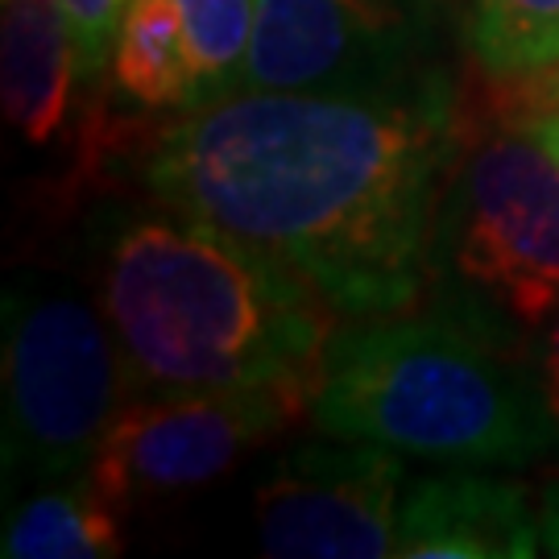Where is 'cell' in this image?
<instances>
[{
	"label": "cell",
	"instance_id": "obj_3",
	"mask_svg": "<svg viewBox=\"0 0 559 559\" xmlns=\"http://www.w3.org/2000/svg\"><path fill=\"white\" fill-rule=\"evenodd\" d=\"M514 323L431 295L381 320H357L323 353L311 415L328 436L402 456L522 468L556 456V431Z\"/></svg>",
	"mask_w": 559,
	"mask_h": 559
},
{
	"label": "cell",
	"instance_id": "obj_18",
	"mask_svg": "<svg viewBox=\"0 0 559 559\" xmlns=\"http://www.w3.org/2000/svg\"><path fill=\"white\" fill-rule=\"evenodd\" d=\"M539 539L547 556H559V477L547 480L539 493Z\"/></svg>",
	"mask_w": 559,
	"mask_h": 559
},
{
	"label": "cell",
	"instance_id": "obj_9",
	"mask_svg": "<svg viewBox=\"0 0 559 559\" xmlns=\"http://www.w3.org/2000/svg\"><path fill=\"white\" fill-rule=\"evenodd\" d=\"M477 464L427 477L402 493L399 547L406 559H526L539 556V510L506 477Z\"/></svg>",
	"mask_w": 559,
	"mask_h": 559
},
{
	"label": "cell",
	"instance_id": "obj_6",
	"mask_svg": "<svg viewBox=\"0 0 559 559\" xmlns=\"http://www.w3.org/2000/svg\"><path fill=\"white\" fill-rule=\"evenodd\" d=\"M464 29L468 17H460V0H258L245 87H440L452 83V50Z\"/></svg>",
	"mask_w": 559,
	"mask_h": 559
},
{
	"label": "cell",
	"instance_id": "obj_10",
	"mask_svg": "<svg viewBox=\"0 0 559 559\" xmlns=\"http://www.w3.org/2000/svg\"><path fill=\"white\" fill-rule=\"evenodd\" d=\"M80 80L75 41L59 0H4L0 21V96L4 120L29 145H50Z\"/></svg>",
	"mask_w": 559,
	"mask_h": 559
},
{
	"label": "cell",
	"instance_id": "obj_17",
	"mask_svg": "<svg viewBox=\"0 0 559 559\" xmlns=\"http://www.w3.org/2000/svg\"><path fill=\"white\" fill-rule=\"evenodd\" d=\"M514 124H522L559 162V104H526V112Z\"/></svg>",
	"mask_w": 559,
	"mask_h": 559
},
{
	"label": "cell",
	"instance_id": "obj_5",
	"mask_svg": "<svg viewBox=\"0 0 559 559\" xmlns=\"http://www.w3.org/2000/svg\"><path fill=\"white\" fill-rule=\"evenodd\" d=\"M129 373L104 307L59 282L4 295V477L55 485L92 464Z\"/></svg>",
	"mask_w": 559,
	"mask_h": 559
},
{
	"label": "cell",
	"instance_id": "obj_16",
	"mask_svg": "<svg viewBox=\"0 0 559 559\" xmlns=\"http://www.w3.org/2000/svg\"><path fill=\"white\" fill-rule=\"evenodd\" d=\"M526 353H531V369H535L543 406H547V419H551V431H556V460H559V307L539 328H531Z\"/></svg>",
	"mask_w": 559,
	"mask_h": 559
},
{
	"label": "cell",
	"instance_id": "obj_4",
	"mask_svg": "<svg viewBox=\"0 0 559 559\" xmlns=\"http://www.w3.org/2000/svg\"><path fill=\"white\" fill-rule=\"evenodd\" d=\"M431 290L522 332L559 307V162L522 124L460 150L436 221Z\"/></svg>",
	"mask_w": 559,
	"mask_h": 559
},
{
	"label": "cell",
	"instance_id": "obj_1",
	"mask_svg": "<svg viewBox=\"0 0 559 559\" xmlns=\"http://www.w3.org/2000/svg\"><path fill=\"white\" fill-rule=\"evenodd\" d=\"M456 83L423 92L245 87L162 129L145 182L170 212L278 261L340 320L419 302L448 175Z\"/></svg>",
	"mask_w": 559,
	"mask_h": 559
},
{
	"label": "cell",
	"instance_id": "obj_2",
	"mask_svg": "<svg viewBox=\"0 0 559 559\" xmlns=\"http://www.w3.org/2000/svg\"><path fill=\"white\" fill-rule=\"evenodd\" d=\"M100 307L133 394L320 390L336 311L278 261L191 216L120 224Z\"/></svg>",
	"mask_w": 559,
	"mask_h": 559
},
{
	"label": "cell",
	"instance_id": "obj_19",
	"mask_svg": "<svg viewBox=\"0 0 559 559\" xmlns=\"http://www.w3.org/2000/svg\"><path fill=\"white\" fill-rule=\"evenodd\" d=\"M522 92H526V104H559V62L556 67H543L535 75H522Z\"/></svg>",
	"mask_w": 559,
	"mask_h": 559
},
{
	"label": "cell",
	"instance_id": "obj_12",
	"mask_svg": "<svg viewBox=\"0 0 559 559\" xmlns=\"http://www.w3.org/2000/svg\"><path fill=\"white\" fill-rule=\"evenodd\" d=\"M112 75L120 92L145 108H200L203 83L182 29L179 0H129L112 50Z\"/></svg>",
	"mask_w": 559,
	"mask_h": 559
},
{
	"label": "cell",
	"instance_id": "obj_15",
	"mask_svg": "<svg viewBox=\"0 0 559 559\" xmlns=\"http://www.w3.org/2000/svg\"><path fill=\"white\" fill-rule=\"evenodd\" d=\"M71 41H75V62L80 80H100V71L112 62L117 34L129 0H59Z\"/></svg>",
	"mask_w": 559,
	"mask_h": 559
},
{
	"label": "cell",
	"instance_id": "obj_13",
	"mask_svg": "<svg viewBox=\"0 0 559 559\" xmlns=\"http://www.w3.org/2000/svg\"><path fill=\"white\" fill-rule=\"evenodd\" d=\"M464 46L493 80H522L559 62V0H473Z\"/></svg>",
	"mask_w": 559,
	"mask_h": 559
},
{
	"label": "cell",
	"instance_id": "obj_11",
	"mask_svg": "<svg viewBox=\"0 0 559 559\" xmlns=\"http://www.w3.org/2000/svg\"><path fill=\"white\" fill-rule=\"evenodd\" d=\"M117 506L96 480L46 485L9 510L0 556L4 559H112L124 551Z\"/></svg>",
	"mask_w": 559,
	"mask_h": 559
},
{
	"label": "cell",
	"instance_id": "obj_8",
	"mask_svg": "<svg viewBox=\"0 0 559 559\" xmlns=\"http://www.w3.org/2000/svg\"><path fill=\"white\" fill-rule=\"evenodd\" d=\"M406 464L369 440L328 436L286 448L253 493L258 539L282 559H378L399 547Z\"/></svg>",
	"mask_w": 559,
	"mask_h": 559
},
{
	"label": "cell",
	"instance_id": "obj_7",
	"mask_svg": "<svg viewBox=\"0 0 559 559\" xmlns=\"http://www.w3.org/2000/svg\"><path fill=\"white\" fill-rule=\"evenodd\" d=\"M307 390L141 394L108 423L87 477L117 510L195 493L311 411Z\"/></svg>",
	"mask_w": 559,
	"mask_h": 559
},
{
	"label": "cell",
	"instance_id": "obj_14",
	"mask_svg": "<svg viewBox=\"0 0 559 559\" xmlns=\"http://www.w3.org/2000/svg\"><path fill=\"white\" fill-rule=\"evenodd\" d=\"M179 13L203 83V104L237 96L245 87L258 0H179Z\"/></svg>",
	"mask_w": 559,
	"mask_h": 559
}]
</instances>
